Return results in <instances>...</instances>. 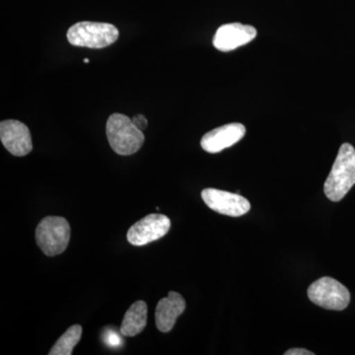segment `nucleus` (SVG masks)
<instances>
[{"label":"nucleus","mask_w":355,"mask_h":355,"mask_svg":"<svg viewBox=\"0 0 355 355\" xmlns=\"http://www.w3.org/2000/svg\"><path fill=\"white\" fill-rule=\"evenodd\" d=\"M186 310V301L181 294L170 291L167 297L159 301L155 311L156 326L162 333H169L174 328L180 315Z\"/></svg>","instance_id":"nucleus-11"},{"label":"nucleus","mask_w":355,"mask_h":355,"mask_svg":"<svg viewBox=\"0 0 355 355\" xmlns=\"http://www.w3.org/2000/svg\"><path fill=\"white\" fill-rule=\"evenodd\" d=\"M256 37L257 30L253 26L230 23L218 28L212 43L218 51H230L249 44Z\"/></svg>","instance_id":"nucleus-9"},{"label":"nucleus","mask_w":355,"mask_h":355,"mask_svg":"<svg viewBox=\"0 0 355 355\" xmlns=\"http://www.w3.org/2000/svg\"><path fill=\"white\" fill-rule=\"evenodd\" d=\"M132 120L135 127L139 128L140 130H146L147 125H148V121H147V119L144 114H135Z\"/></svg>","instance_id":"nucleus-15"},{"label":"nucleus","mask_w":355,"mask_h":355,"mask_svg":"<svg viewBox=\"0 0 355 355\" xmlns=\"http://www.w3.org/2000/svg\"><path fill=\"white\" fill-rule=\"evenodd\" d=\"M314 352L305 349H291L284 352V355H314Z\"/></svg>","instance_id":"nucleus-16"},{"label":"nucleus","mask_w":355,"mask_h":355,"mask_svg":"<svg viewBox=\"0 0 355 355\" xmlns=\"http://www.w3.org/2000/svg\"><path fill=\"white\" fill-rule=\"evenodd\" d=\"M0 139L12 155L22 157L33 149L31 132L24 123L16 120L2 121L0 123Z\"/></svg>","instance_id":"nucleus-8"},{"label":"nucleus","mask_w":355,"mask_h":355,"mask_svg":"<svg viewBox=\"0 0 355 355\" xmlns=\"http://www.w3.org/2000/svg\"><path fill=\"white\" fill-rule=\"evenodd\" d=\"M67 37L73 46L103 49L118 40L119 30L109 23L79 22L69 28Z\"/></svg>","instance_id":"nucleus-4"},{"label":"nucleus","mask_w":355,"mask_h":355,"mask_svg":"<svg viewBox=\"0 0 355 355\" xmlns=\"http://www.w3.org/2000/svg\"><path fill=\"white\" fill-rule=\"evenodd\" d=\"M104 338L105 343H106V345H109V347H119L123 343V340H121V336L113 330L106 331Z\"/></svg>","instance_id":"nucleus-14"},{"label":"nucleus","mask_w":355,"mask_h":355,"mask_svg":"<svg viewBox=\"0 0 355 355\" xmlns=\"http://www.w3.org/2000/svg\"><path fill=\"white\" fill-rule=\"evenodd\" d=\"M245 133L246 128L242 123H228L205 133L200 140V146L207 153H219L240 141Z\"/></svg>","instance_id":"nucleus-10"},{"label":"nucleus","mask_w":355,"mask_h":355,"mask_svg":"<svg viewBox=\"0 0 355 355\" xmlns=\"http://www.w3.org/2000/svg\"><path fill=\"white\" fill-rule=\"evenodd\" d=\"M106 133L110 146L119 155L128 156L137 153L144 142L142 130L135 127L132 119L123 114L110 116Z\"/></svg>","instance_id":"nucleus-2"},{"label":"nucleus","mask_w":355,"mask_h":355,"mask_svg":"<svg viewBox=\"0 0 355 355\" xmlns=\"http://www.w3.org/2000/svg\"><path fill=\"white\" fill-rule=\"evenodd\" d=\"M36 242L46 256L64 253L69 244L70 226L64 217L46 216L36 229Z\"/></svg>","instance_id":"nucleus-3"},{"label":"nucleus","mask_w":355,"mask_h":355,"mask_svg":"<svg viewBox=\"0 0 355 355\" xmlns=\"http://www.w3.org/2000/svg\"><path fill=\"white\" fill-rule=\"evenodd\" d=\"M89 62H90V60H89L88 58H84V62H85V64H88Z\"/></svg>","instance_id":"nucleus-17"},{"label":"nucleus","mask_w":355,"mask_h":355,"mask_svg":"<svg viewBox=\"0 0 355 355\" xmlns=\"http://www.w3.org/2000/svg\"><path fill=\"white\" fill-rule=\"evenodd\" d=\"M354 184L355 149L352 144H343L324 182V195L331 202H340Z\"/></svg>","instance_id":"nucleus-1"},{"label":"nucleus","mask_w":355,"mask_h":355,"mask_svg":"<svg viewBox=\"0 0 355 355\" xmlns=\"http://www.w3.org/2000/svg\"><path fill=\"white\" fill-rule=\"evenodd\" d=\"M171 228L169 217L163 214H149L128 229V241L133 246H144L164 237Z\"/></svg>","instance_id":"nucleus-6"},{"label":"nucleus","mask_w":355,"mask_h":355,"mask_svg":"<svg viewBox=\"0 0 355 355\" xmlns=\"http://www.w3.org/2000/svg\"><path fill=\"white\" fill-rule=\"evenodd\" d=\"M147 324V304L144 301H137L130 306L123 317L121 334L125 336H135L146 329Z\"/></svg>","instance_id":"nucleus-12"},{"label":"nucleus","mask_w":355,"mask_h":355,"mask_svg":"<svg viewBox=\"0 0 355 355\" xmlns=\"http://www.w3.org/2000/svg\"><path fill=\"white\" fill-rule=\"evenodd\" d=\"M83 336V328L80 324H73L64 335L60 336L55 343L49 354L50 355H70L72 354L77 343L80 342Z\"/></svg>","instance_id":"nucleus-13"},{"label":"nucleus","mask_w":355,"mask_h":355,"mask_svg":"<svg viewBox=\"0 0 355 355\" xmlns=\"http://www.w3.org/2000/svg\"><path fill=\"white\" fill-rule=\"evenodd\" d=\"M308 297L314 304L324 309L342 311L349 306V289L338 280L324 277L316 280L308 288Z\"/></svg>","instance_id":"nucleus-5"},{"label":"nucleus","mask_w":355,"mask_h":355,"mask_svg":"<svg viewBox=\"0 0 355 355\" xmlns=\"http://www.w3.org/2000/svg\"><path fill=\"white\" fill-rule=\"evenodd\" d=\"M202 198L210 209L224 216H242L251 209L249 200L238 193L217 189H205L202 191Z\"/></svg>","instance_id":"nucleus-7"}]
</instances>
